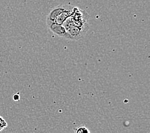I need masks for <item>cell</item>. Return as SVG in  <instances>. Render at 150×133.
<instances>
[{
  "instance_id": "7a4b0ae2",
  "label": "cell",
  "mask_w": 150,
  "mask_h": 133,
  "mask_svg": "<svg viewBox=\"0 0 150 133\" xmlns=\"http://www.w3.org/2000/svg\"><path fill=\"white\" fill-rule=\"evenodd\" d=\"M69 5H70L62 4L56 6L54 8H53L48 14L47 18H46V24H47V26H49L51 24L55 23L56 17H58V16L61 12H62L64 10H66L69 6Z\"/></svg>"
},
{
  "instance_id": "3957f363",
  "label": "cell",
  "mask_w": 150,
  "mask_h": 133,
  "mask_svg": "<svg viewBox=\"0 0 150 133\" xmlns=\"http://www.w3.org/2000/svg\"><path fill=\"white\" fill-rule=\"evenodd\" d=\"M48 28L53 32V33L59 36V37H63L65 38L69 39V40H70V37L69 35L68 34L65 28L63 27V25L58 24L54 23L51 24L50 26H49Z\"/></svg>"
},
{
  "instance_id": "52a82bcc",
  "label": "cell",
  "mask_w": 150,
  "mask_h": 133,
  "mask_svg": "<svg viewBox=\"0 0 150 133\" xmlns=\"http://www.w3.org/2000/svg\"><path fill=\"white\" fill-rule=\"evenodd\" d=\"M13 100H15V101H19L20 100V96H19V93H16L13 95Z\"/></svg>"
},
{
  "instance_id": "277c9868",
  "label": "cell",
  "mask_w": 150,
  "mask_h": 133,
  "mask_svg": "<svg viewBox=\"0 0 150 133\" xmlns=\"http://www.w3.org/2000/svg\"><path fill=\"white\" fill-rule=\"evenodd\" d=\"M74 6L69 5V6L68 7L66 10H64V11H63L62 12H61L58 16V17H56V19L55 20V23L62 25L67 18L69 17L71 14H72V13L74 11Z\"/></svg>"
},
{
  "instance_id": "8992f818",
  "label": "cell",
  "mask_w": 150,
  "mask_h": 133,
  "mask_svg": "<svg viewBox=\"0 0 150 133\" xmlns=\"http://www.w3.org/2000/svg\"><path fill=\"white\" fill-rule=\"evenodd\" d=\"M75 131H76V133H81V132H90V130H88V129L84 127V126H81V127H79L77 128H76L75 129Z\"/></svg>"
},
{
  "instance_id": "5b68a950",
  "label": "cell",
  "mask_w": 150,
  "mask_h": 133,
  "mask_svg": "<svg viewBox=\"0 0 150 133\" xmlns=\"http://www.w3.org/2000/svg\"><path fill=\"white\" fill-rule=\"evenodd\" d=\"M7 125L8 124L5 120L1 116H0V132L5 129L7 127Z\"/></svg>"
},
{
  "instance_id": "6da1fadb",
  "label": "cell",
  "mask_w": 150,
  "mask_h": 133,
  "mask_svg": "<svg viewBox=\"0 0 150 133\" xmlns=\"http://www.w3.org/2000/svg\"><path fill=\"white\" fill-rule=\"evenodd\" d=\"M89 18L90 16L85 10H81L77 6H74L73 12L62 25L65 28L69 26H76L88 31L89 28Z\"/></svg>"
}]
</instances>
